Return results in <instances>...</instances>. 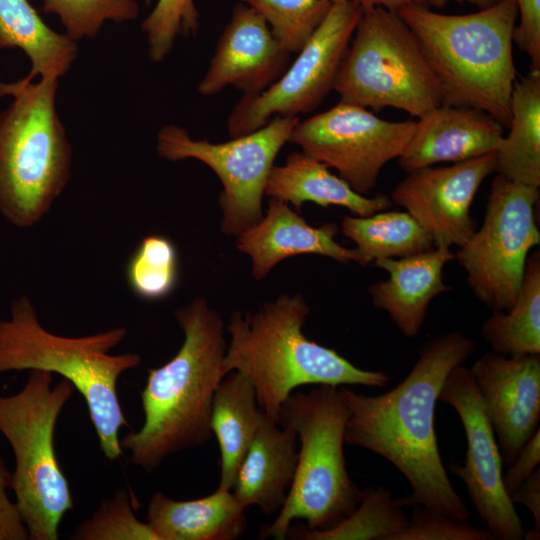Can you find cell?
I'll list each match as a JSON object with an SVG mask.
<instances>
[{
    "label": "cell",
    "instance_id": "6da1fadb",
    "mask_svg": "<svg viewBox=\"0 0 540 540\" xmlns=\"http://www.w3.org/2000/svg\"><path fill=\"white\" fill-rule=\"evenodd\" d=\"M475 342L462 331L439 334L422 347L407 376L376 396L339 386L348 409L345 444L367 449L393 464L412 492L397 499L458 520L470 511L451 484L435 433V406L449 373L472 355Z\"/></svg>",
    "mask_w": 540,
    "mask_h": 540
},
{
    "label": "cell",
    "instance_id": "7a4b0ae2",
    "mask_svg": "<svg viewBox=\"0 0 540 540\" xmlns=\"http://www.w3.org/2000/svg\"><path fill=\"white\" fill-rule=\"evenodd\" d=\"M174 315L184 334L183 343L168 362L147 370L140 394L144 422L120 439L129 462L146 472L213 437L212 400L225 376L227 341L220 313L205 298L197 297Z\"/></svg>",
    "mask_w": 540,
    "mask_h": 540
},
{
    "label": "cell",
    "instance_id": "3957f363",
    "mask_svg": "<svg viewBox=\"0 0 540 540\" xmlns=\"http://www.w3.org/2000/svg\"><path fill=\"white\" fill-rule=\"evenodd\" d=\"M310 307L301 294H282L255 311H235L223 373L238 371L251 381L262 411L277 422L282 404L300 386L363 385L383 388L384 371L361 369L337 351L308 339L303 326Z\"/></svg>",
    "mask_w": 540,
    "mask_h": 540
},
{
    "label": "cell",
    "instance_id": "277c9868",
    "mask_svg": "<svg viewBox=\"0 0 540 540\" xmlns=\"http://www.w3.org/2000/svg\"><path fill=\"white\" fill-rule=\"evenodd\" d=\"M397 13L440 80L444 104L482 110L508 128L516 82V0H501L464 15L437 13L416 4Z\"/></svg>",
    "mask_w": 540,
    "mask_h": 540
},
{
    "label": "cell",
    "instance_id": "5b68a950",
    "mask_svg": "<svg viewBox=\"0 0 540 540\" xmlns=\"http://www.w3.org/2000/svg\"><path fill=\"white\" fill-rule=\"evenodd\" d=\"M125 327L66 337L48 331L27 296L12 302L10 316L0 320V374L44 370L72 383L86 402L99 447L115 461L123 450L119 431L129 426L118 396L120 376L142 363L137 353L110 351L126 337Z\"/></svg>",
    "mask_w": 540,
    "mask_h": 540
},
{
    "label": "cell",
    "instance_id": "8992f818",
    "mask_svg": "<svg viewBox=\"0 0 540 540\" xmlns=\"http://www.w3.org/2000/svg\"><path fill=\"white\" fill-rule=\"evenodd\" d=\"M348 416L336 386L293 392L282 404L277 423L296 432L300 447L286 500L276 519L261 527L259 538L286 539L294 520L306 521L311 530H327L359 505L362 489L350 478L344 454Z\"/></svg>",
    "mask_w": 540,
    "mask_h": 540
},
{
    "label": "cell",
    "instance_id": "52a82bcc",
    "mask_svg": "<svg viewBox=\"0 0 540 540\" xmlns=\"http://www.w3.org/2000/svg\"><path fill=\"white\" fill-rule=\"evenodd\" d=\"M58 79L0 82L13 101L0 113V212L13 225L37 224L69 182L72 147L56 111Z\"/></svg>",
    "mask_w": 540,
    "mask_h": 540
},
{
    "label": "cell",
    "instance_id": "ba28073f",
    "mask_svg": "<svg viewBox=\"0 0 540 540\" xmlns=\"http://www.w3.org/2000/svg\"><path fill=\"white\" fill-rule=\"evenodd\" d=\"M75 391L67 379L30 370L23 387L0 395V433L14 457L12 487L30 540H57L64 515L73 508L69 482L57 459V421Z\"/></svg>",
    "mask_w": 540,
    "mask_h": 540
},
{
    "label": "cell",
    "instance_id": "9c48e42d",
    "mask_svg": "<svg viewBox=\"0 0 540 540\" xmlns=\"http://www.w3.org/2000/svg\"><path fill=\"white\" fill-rule=\"evenodd\" d=\"M333 84L341 99L417 118L444 104L443 88L412 30L395 11L364 8Z\"/></svg>",
    "mask_w": 540,
    "mask_h": 540
},
{
    "label": "cell",
    "instance_id": "30bf717a",
    "mask_svg": "<svg viewBox=\"0 0 540 540\" xmlns=\"http://www.w3.org/2000/svg\"><path fill=\"white\" fill-rule=\"evenodd\" d=\"M299 117L276 116L261 128L222 143L193 139L174 124L157 134L156 151L169 161L196 159L218 176L221 231L236 237L263 217L262 200L274 161Z\"/></svg>",
    "mask_w": 540,
    "mask_h": 540
},
{
    "label": "cell",
    "instance_id": "8fae6325",
    "mask_svg": "<svg viewBox=\"0 0 540 540\" xmlns=\"http://www.w3.org/2000/svg\"><path fill=\"white\" fill-rule=\"evenodd\" d=\"M539 188L497 174L486 212L455 255L476 298L492 310H508L520 290L530 250L540 244L535 206Z\"/></svg>",
    "mask_w": 540,
    "mask_h": 540
},
{
    "label": "cell",
    "instance_id": "7c38bea8",
    "mask_svg": "<svg viewBox=\"0 0 540 540\" xmlns=\"http://www.w3.org/2000/svg\"><path fill=\"white\" fill-rule=\"evenodd\" d=\"M362 10L353 0L333 2L323 22L285 72L261 93L243 94L227 120L230 138L253 132L273 117H299L314 110L333 90Z\"/></svg>",
    "mask_w": 540,
    "mask_h": 540
},
{
    "label": "cell",
    "instance_id": "4fadbf2b",
    "mask_svg": "<svg viewBox=\"0 0 540 540\" xmlns=\"http://www.w3.org/2000/svg\"><path fill=\"white\" fill-rule=\"evenodd\" d=\"M415 121H387L373 111L340 100L330 109L299 120L288 142L335 169L354 191L366 195L377 184L382 168L399 158Z\"/></svg>",
    "mask_w": 540,
    "mask_h": 540
},
{
    "label": "cell",
    "instance_id": "5bb4252c",
    "mask_svg": "<svg viewBox=\"0 0 540 540\" xmlns=\"http://www.w3.org/2000/svg\"><path fill=\"white\" fill-rule=\"evenodd\" d=\"M438 400L457 412L467 439L463 465L450 463V471L465 484L494 539H523L521 519L503 486V460L496 436L469 368L459 365L449 373Z\"/></svg>",
    "mask_w": 540,
    "mask_h": 540
},
{
    "label": "cell",
    "instance_id": "9a60e30c",
    "mask_svg": "<svg viewBox=\"0 0 540 540\" xmlns=\"http://www.w3.org/2000/svg\"><path fill=\"white\" fill-rule=\"evenodd\" d=\"M494 172L496 152L450 166L420 168L408 172L390 200L416 220L434 247H460L476 230L477 223L470 215L474 197Z\"/></svg>",
    "mask_w": 540,
    "mask_h": 540
},
{
    "label": "cell",
    "instance_id": "2e32d148",
    "mask_svg": "<svg viewBox=\"0 0 540 540\" xmlns=\"http://www.w3.org/2000/svg\"><path fill=\"white\" fill-rule=\"evenodd\" d=\"M503 460L509 466L539 429L540 354L486 352L469 368Z\"/></svg>",
    "mask_w": 540,
    "mask_h": 540
},
{
    "label": "cell",
    "instance_id": "e0dca14e",
    "mask_svg": "<svg viewBox=\"0 0 540 540\" xmlns=\"http://www.w3.org/2000/svg\"><path fill=\"white\" fill-rule=\"evenodd\" d=\"M290 55L265 20L239 2L232 9L198 92L213 96L233 86L245 95L261 93L285 72Z\"/></svg>",
    "mask_w": 540,
    "mask_h": 540
},
{
    "label": "cell",
    "instance_id": "ac0fdd59",
    "mask_svg": "<svg viewBox=\"0 0 540 540\" xmlns=\"http://www.w3.org/2000/svg\"><path fill=\"white\" fill-rule=\"evenodd\" d=\"M504 127L486 112L440 105L415 121L412 136L399 157L407 173L444 162H462L496 152Z\"/></svg>",
    "mask_w": 540,
    "mask_h": 540
},
{
    "label": "cell",
    "instance_id": "d6986e66",
    "mask_svg": "<svg viewBox=\"0 0 540 540\" xmlns=\"http://www.w3.org/2000/svg\"><path fill=\"white\" fill-rule=\"evenodd\" d=\"M337 233L335 224L311 226L288 203L270 198L260 221L236 236V247L250 257L255 280L264 279L282 260L303 254L358 263L355 248L336 242Z\"/></svg>",
    "mask_w": 540,
    "mask_h": 540
},
{
    "label": "cell",
    "instance_id": "ffe728a7",
    "mask_svg": "<svg viewBox=\"0 0 540 540\" xmlns=\"http://www.w3.org/2000/svg\"><path fill=\"white\" fill-rule=\"evenodd\" d=\"M454 258L450 248L434 247L418 254L374 262L388 273V279L368 287L373 306L386 311L405 337H416L431 301L450 290L443 281V269Z\"/></svg>",
    "mask_w": 540,
    "mask_h": 540
},
{
    "label": "cell",
    "instance_id": "44dd1931",
    "mask_svg": "<svg viewBox=\"0 0 540 540\" xmlns=\"http://www.w3.org/2000/svg\"><path fill=\"white\" fill-rule=\"evenodd\" d=\"M297 443L294 430L264 415L231 490L243 507L257 506L265 515L280 511L295 475Z\"/></svg>",
    "mask_w": 540,
    "mask_h": 540
},
{
    "label": "cell",
    "instance_id": "7402d4cb",
    "mask_svg": "<svg viewBox=\"0 0 540 540\" xmlns=\"http://www.w3.org/2000/svg\"><path fill=\"white\" fill-rule=\"evenodd\" d=\"M245 509L231 490L185 501L156 492L146 522L157 540H234L247 529Z\"/></svg>",
    "mask_w": 540,
    "mask_h": 540
},
{
    "label": "cell",
    "instance_id": "603a6c76",
    "mask_svg": "<svg viewBox=\"0 0 540 540\" xmlns=\"http://www.w3.org/2000/svg\"><path fill=\"white\" fill-rule=\"evenodd\" d=\"M329 169L302 151L292 152L283 165L272 167L265 194L297 209L305 202H313L322 207H344L361 217L386 210L391 205L385 195L367 197L357 193Z\"/></svg>",
    "mask_w": 540,
    "mask_h": 540
},
{
    "label": "cell",
    "instance_id": "cb8c5ba5",
    "mask_svg": "<svg viewBox=\"0 0 540 540\" xmlns=\"http://www.w3.org/2000/svg\"><path fill=\"white\" fill-rule=\"evenodd\" d=\"M264 415L248 377L238 371L226 374L215 390L210 422L220 451L218 489L232 490Z\"/></svg>",
    "mask_w": 540,
    "mask_h": 540
},
{
    "label": "cell",
    "instance_id": "d4e9b609",
    "mask_svg": "<svg viewBox=\"0 0 540 540\" xmlns=\"http://www.w3.org/2000/svg\"><path fill=\"white\" fill-rule=\"evenodd\" d=\"M19 48L31 61L24 79H59L77 58L76 41L51 29L28 0H0V49Z\"/></svg>",
    "mask_w": 540,
    "mask_h": 540
},
{
    "label": "cell",
    "instance_id": "484cf974",
    "mask_svg": "<svg viewBox=\"0 0 540 540\" xmlns=\"http://www.w3.org/2000/svg\"><path fill=\"white\" fill-rule=\"evenodd\" d=\"M509 133L496 151V173L522 184L540 186V70L515 82Z\"/></svg>",
    "mask_w": 540,
    "mask_h": 540
},
{
    "label": "cell",
    "instance_id": "4316f807",
    "mask_svg": "<svg viewBox=\"0 0 540 540\" xmlns=\"http://www.w3.org/2000/svg\"><path fill=\"white\" fill-rule=\"evenodd\" d=\"M342 233L356 245L358 264L402 258L434 248L430 235L406 211H379L372 215L345 216Z\"/></svg>",
    "mask_w": 540,
    "mask_h": 540
},
{
    "label": "cell",
    "instance_id": "83f0119b",
    "mask_svg": "<svg viewBox=\"0 0 540 540\" xmlns=\"http://www.w3.org/2000/svg\"><path fill=\"white\" fill-rule=\"evenodd\" d=\"M492 351L505 356L540 354V253L528 257L514 304L493 310L481 328Z\"/></svg>",
    "mask_w": 540,
    "mask_h": 540
},
{
    "label": "cell",
    "instance_id": "f1b7e54d",
    "mask_svg": "<svg viewBox=\"0 0 540 540\" xmlns=\"http://www.w3.org/2000/svg\"><path fill=\"white\" fill-rule=\"evenodd\" d=\"M408 523L404 507L384 487L362 489L356 509L327 530L289 528L286 538L304 540H393Z\"/></svg>",
    "mask_w": 540,
    "mask_h": 540
},
{
    "label": "cell",
    "instance_id": "f546056e",
    "mask_svg": "<svg viewBox=\"0 0 540 540\" xmlns=\"http://www.w3.org/2000/svg\"><path fill=\"white\" fill-rule=\"evenodd\" d=\"M131 292L144 301L165 299L179 280V256L174 242L159 234L145 236L125 265Z\"/></svg>",
    "mask_w": 540,
    "mask_h": 540
},
{
    "label": "cell",
    "instance_id": "4dcf8cb0",
    "mask_svg": "<svg viewBox=\"0 0 540 540\" xmlns=\"http://www.w3.org/2000/svg\"><path fill=\"white\" fill-rule=\"evenodd\" d=\"M255 10L290 54L298 53L325 19L329 0H238Z\"/></svg>",
    "mask_w": 540,
    "mask_h": 540
},
{
    "label": "cell",
    "instance_id": "1f68e13d",
    "mask_svg": "<svg viewBox=\"0 0 540 540\" xmlns=\"http://www.w3.org/2000/svg\"><path fill=\"white\" fill-rule=\"evenodd\" d=\"M72 540H157L148 523L140 521L130 493L118 489L102 501L90 518L75 527Z\"/></svg>",
    "mask_w": 540,
    "mask_h": 540
},
{
    "label": "cell",
    "instance_id": "d6a6232c",
    "mask_svg": "<svg viewBox=\"0 0 540 540\" xmlns=\"http://www.w3.org/2000/svg\"><path fill=\"white\" fill-rule=\"evenodd\" d=\"M43 10L60 18L65 34L77 41L95 37L103 24L137 18V0H42Z\"/></svg>",
    "mask_w": 540,
    "mask_h": 540
},
{
    "label": "cell",
    "instance_id": "836d02e7",
    "mask_svg": "<svg viewBox=\"0 0 540 540\" xmlns=\"http://www.w3.org/2000/svg\"><path fill=\"white\" fill-rule=\"evenodd\" d=\"M200 16L193 0H157L141 24L153 62L162 61L172 50L176 38L194 36Z\"/></svg>",
    "mask_w": 540,
    "mask_h": 540
},
{
    "label": "cell",
    "instance_id": "e575fe53",
    "mask_svg": "<svg viewBox=\"0 0 540 540\" xmlns=\"http://www.w3.org/2000/svg\"><path fill=\"white\" fill-rule=\"evenodd\" d=\"M406 527L393 540H493L487 529L477 528L427 507L416 505Z\"/></svg>",
    "mask_w": 540,
    "mask_h": 540
},
{
    "label": "cell",
    "instance_id": "d590c367",
    "mask_svg": "<svg viewBox=\"0 0 540 540\" xmlns=\"http://www.w3.org/2000/svg\"><path fill=\"white\" fill-rule=\"evenodd\" d=\"M520 23L513 40L530 59V70H540V0H516Z\"/></svg>",
    "mask_w": 540,
    "mask_h": 540
},
{
    "label": "cell",
    "instance_id": "8d00e7d4",
    "mask_svg": "<svg viewBox=\"0 0 540 540\" xmlns=\"http://www.w3.org/2000/svg\"><path fill=\"white\" fill-rule=\"evenodd\" d=\"M11 487L12 473L0 454V540H30L21 512L9 498Z\"/></svg>",
    "mask_w": 540,
    "mask_h": 540
},
{
    "label": "cell",
    "instance_id": "74e56055",
    "mask_svg": "<svg viewBox=\"0 0 540 540\" xmlns=\"http://www.w3.org/2000/svg\"><path fill=\"white\" fill-rule=\"evenodd\" d=\"M540 463L539 429L523 446L502 477L503 486L510 496L538 467Z\"/></svg>",
    "mask_w": 540,
    "mask_h": 540
},
{
    "label": "cell",
    "instance_id": "f35d334b",
    "mask_svg": "<svg viewBox=\"0 0 540 540\" xmlns=\"http://www.w3.org/2000/svg\"><path fill=\"white\" fill-rule=\"evenodd\" d=\"M511 501L524 505L540 530V469L539 467L509 496Z\"/></svg>",
    "mask_w": 540,
    "mask_h": 540
},
{
    "label": "cell",
    "instance_id": "ab89813d",
    "mask_svg": "<svg viewBox=\"0 0 540 540\" xmlns=\"http://www.w3.org/2000/svg\"><path fill=\"white\" fill-rule=\"evenodd\" d=\"M331 3L341 0H329ZM357 2L363 9L371 7H383L390 11L397 12L404 6L408 5H426V0H353Z\"/></svg>",
    "mask_w": 540,
    "mask_h": 540
},
{
    "label": "cell",
    "instance_id": "60d3db41",
    "mask_svg": "<svg viewBox=\"0 0 540 540\" xmlns=\"http://www.w3.org/2000/svg\"><path fill=\"white\" fill-rule=\"evenodd\" d=\"M449 1H456L459 3L467 2L472 5L477 6L480 9H483V8L496 4L500 2L501 0H426V4H430L435 7H443Z\"/></svg>",
    "mask_w": 540,
    "mask_h": 540
},
{
    "label": "cell",
    "instance_id": "b9f144b4",
    "mask_svg": "<svg viewBox=\"0 0 540 540\" xmlns=\"http://www.w3.org/2000/svg\"><path fill=\"white\" fill-rule=\"evenodd\" d=\"M523 539L527 540H539L540 539V530L535 528L534 526L528 531L523 532Z\"/></svg>",
    "mask_w": 540,
    "mask_h": 540
}]
</instances>
